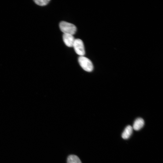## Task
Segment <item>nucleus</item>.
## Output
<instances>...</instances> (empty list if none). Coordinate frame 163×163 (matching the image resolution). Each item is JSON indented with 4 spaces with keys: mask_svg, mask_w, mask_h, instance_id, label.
Returning a JSON list of instances; mask_svg holds the SVG:
<instances>
[{
    "mask_svg": "<svg viewBox=\"0 0 163 163\" xmlns=\"http://www.w3.org/2000/svg\"><path fill=\"white\" fill-rule=\"evenodd\" d=\"M59 27L64 34L73 35L76 31V27L74 24L65 21H61L59 23Z\"/></svg>",
    "mask_w": 163,
    "mask_h": 163,
    "instance_id": "1",
    "label": "nucleus"
},
{
    "mask_svg": "<svg viewBox=\"0 0 163 163\" xmlns=\"http://www.w3.org/2000/svg\"><path fill=\"white\" fill-rule=\"evenodd\" d=\"M78 61L81 67L85 70L90 72L93 69V66L91 61L88 58L83 56H80Z\"/></svg>",
    "mask_w": 163,
    "mask_h": 163,
    "instance_id": "2",
    "label": "nucleus"
},
{
    "mask_svg": "<svg viewBox=\"0 0 163 163\" xmlns=\"http://www.w3.org/2000/svg\"><path fill=\"white\" fill-rule=\"evenodd\" d=\"M73 47L76 53L80 56H83L85 55L84 46L81 40L79 39H75Z\"/></svg>",
    "mask_w": 163,
    "mask_h": 163,
    "instance_id": "3",
    "label": "nucleus"
},
{
    "mask_svg": "<svg viewBox=\"0 0 163 163\" xmlns=\"http://www.w3.org/2000/svg\"><path fill=\"white\" fill-rule=\"evenodd\" d=\"M62 38L64 42L66 45L69 47H73V45L75 40L73 35L63 34Z\"/></svg>",
    "mask_w": 163,
    "mask_h": 163,
    "instance_id": "4",
    "label": "nucleus"
},
{
    "mask_svg": "<svg viewBox=\"0 0 163 163\" xmlns=\"http://www.w3.org/2000/svg\"><path fill=\"white\" fill-rule=\"evenodd\" d=\"M144 124V121L142 118H138L134 121L133 128L135 130H139L143 127Z\"/></svg>",
    "mask_w": 163,
    "mask_h": 163,
    "instance_id": "5",
    "label": "nucleus"
},
{
    "mask_svg": "<svg viewBox=\"0 0 163 163\" xmlns=\"http://www.w3.org/2000/svg\"><path fill=\"white\" fill-rule=\"evenodd\" d=\"M133 127L130 125L127 126L124 129L122 135V138L124 139H128L133 132Z\"/></svg>",
    "mask_w": 163,
    "mask_h": 163,
    "instance_id": "6",
    "label": "nucleus"
},
{
    "mask_svg": "<svg viewBox=\"0 0 163 163\" xmlns=\"http://www.w3.org/2000/svg\"><path fill=\"white\" fill-rule=\"evenodd\" d=\"M67 163H82L79 158L77 156L71 155H69L67 159Z\"/></svg>",
    "mask_w": 163,
    "mask_h": 163,
    "instance_id": "7",
    "label": "nucleus"
},
{
    "mask_svg": "<svg viewBox=\"0 0 163 163\" xmlns=\"http://www.w3.org/2000/svg\"><path fill=\"white\" fill-rule=\"evenodd\" d=\"M50 0H35L33 1L37 5L40 6H44L47 5Z\"/></svg>",
    "mask_w": 163,
    "mask_h": 163,
    "instance_id": "8",
    "label": "nucleus"
}]
</instances>
